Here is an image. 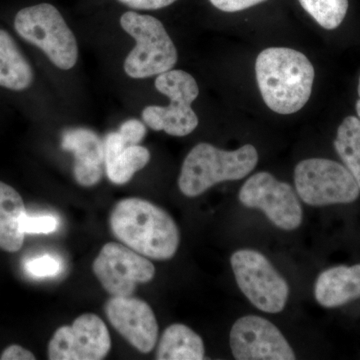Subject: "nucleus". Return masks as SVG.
I'll return each mask as SVG.
<instances>
[{"mask_svg":"<svg viewBox=\"0 0 360 360\" xmlns=\"http://www.w3.org/2000/svg\"><path fill=\"white\" fill-rule=\"evenodd\" d=\"M110 226L120 243L151 259H172L179 250L180 233L174 219L150 201H118L111 210Z\"/></svg>","mask_w":360,"mask_h":360,"instance_id":"obj_1","label":"nucleus"},{"mask_svg":"<svg viewBox=\"0 0 360 360\" xmlns=\"http://www.w3.org/2000/svg\"><path fill=\"white\" fill-rule=\"evenodd\" d=\"M258 89L265 104L279 115H292L309 101L314 68L300 51L270 47L255 63Z\"/></svg>","mask_w":360,"mask_h":360,"instance_id":"obj_2","label":"nucleus"},{"mask_svg":"<svg viewBox=\"0 0 360 360\" xmlns=\"http://www.w3.org/2000/svg\"><path fill=\"white\" fill-rule=\"evenodd\" d=\"M257 162V148L251 144L227 151L201 142L189 151L182 163L180 191L187 198H196L220 182L245 179Z\"/></svg>","mask_w":360,"mask_h":360,"instance_id":"obj_3","label":"nucleus"},{"mask_svg":"<svg viewBox=\"0 0 360 360\" xmlns=\"http://www.w3.org/2000/svg\"><path fill=\"white\" fill-rule=\"evenodd\" d=\"M120 25L135 40V46L123 63L127 77L143 79L172 70L179 54L162 22L153 16L127 11Z\"/></svg>","mask_w":360,"mask_h":360,"instance_id":"obj_4","label":"nucleus"},{"mask_svg":"<svg viewBox=\"0 0 360 360\" xmlns=\"http://www.w3.org/2000/svg\"><path fill=\"white\" fill-rule=\"evenodd\" d=\"M14 28L20 37L44 51L59 70H70L77 65V40L52 4H39L21 9L14 18Z\"/></svg>","mask_w":360,"mask_h":360,"instance_id":"obj_5","label":"nucleus"},{"mask_svg":"<svg viewBox=\"0 0 360 360\" xmlns=\"http://www.w3.org/2000/svg\"><path fill=\"white\" fill-rule=\"evenodd\" d=\"M155 89L169 98L167 106L149 105L142 111V120L155 131L172 136H186L198 127V117L191 104L200 94L193 75L180 70H170L155 78Z\"/></svg>","mask_w":360,"mask_h":360,"instance_id":"obj_6","label":"nucleus"},{"mask_svg":"<svg viewBox=\"0 0 360 360\" xmlns=\"http://www.w3.org/2000/svg\"><path fill=\"white\" fill-rule=\"evenodd\" d=\"M295 184L298 196L312 206L352 203L360 193L352 172L340 163L326 158L300 161L295 167Z\"/></svg>","mask_w":360,"mask_h":360,"instance_id":"obj_7","label":"nucleus"},{"mask_svg":"<svg viewBox=\"0 0 360 360\" xmlns=\"http://www.w3.org/2000/svg\"><path fill=\"white\" fill-rule=\"evenodd\" d=\"M232 271L239 290L257 309L266 314L283 311L290 286L259 251L240 250L231 255Z\"/></svg>","mask_w":360,"mask_h":360,"instance_id":"obj_8","label":"nucleus"},{"mask_svg":"<svg viewBox=\"0 0 360 360\" xmlns=\"http://www.w3.org/2000/svg\"><path fill=\"white\" fill-rule=\"evenodd\" d=\"M238 198L246 207L264 212L272 224L283 231H295L302 224V207L295 191L269 172H257L246 180Z\"/></svg>","mask_w":360,"mask_h":360,"instance_id":"obj_9","label":"nucleus"},{"mask_svg":"<svg viewBox=\"0 0 360 360\" xmlns=\"http://www.w3.org/2000/svg\"><path fill=\"white\" fill-rule=\"evenodd\" d=\"M92 270L111 296H132L136 286L148 283L155 276V267L148 257L122 245L108 243L101 248Z\"/></svg>","mask_w":360,"mask_h":360,"instance_id":"obj_10","label":"nucleus"},{"mask_svg":"<svg viewBox=\"0 0 360 360\" xmlns=\"http://www.w3.org/2000/svg\"><path fill=\"white\" fill-rule=\"evenodd\" d=\"M111 338L108 326L98 315L84 314L71 326L53 333L49 345L51 360H101L110 354Z\"/></svg>","mask_w":360,"mask_h":360,"instance_id":"obj_11","label":"nucleus"},{"mask_svg":"<svg viewBox=\"0 0 360 360\" xmlns=\"http://www.w3.org/2000/svg\"><path fill=\"white\" fill-rule=\"evenodd\" d=\"M232 354L238 360H293L295 354L281 331L257 315L240 317L229 338Z\"/></svg>","mask_w":360,"mask_h":360,"instance_id":"obj_12","label":"nucleus"},{"mask_svg":"<svg viewBox=\"0 0 360 360\" xmlns=\"http://www.w3.org/2000/svg\"><path fill=\"white\" fill-rule=\"evenodd\" d=\"M104 312L113 328L141 354L153 352L158 340V319L148 302L132 296H112Z\"/></svg>","mask_w":360,"mask_h":360,"instance_id":"obj_13","label":"nucleus"},{"mask_svg":"<svg viewBox=\"0 0 360 360\" xmlns=\"http://www.w3.org/2000/svg\"><path fill=\"white\" fill-rule=\"evenodd\" d=\"M61 148L75 155L73 175L80 186H96L103 175L104 146L94 131L84 127L71 129L63 132Z\"/></svg>","mask_w":360,"mask_h":360,"instance_id":"obj_14","label":"nucleus"},{"mask_svg":"<svg viewBox=\"0 0 360 360\" xmlns=\"http://www.w3.org/2000/svg\"><path fill=\"white\" fill-rule=\"evenodd\" d=\"M104 167L112 184H127L150 160V153L144 146H130L123 141L118 131L110 132L103 141Z\"/></svg>","mask_w":360,"mask_h":360,"instance_id":"obj_15","label":"nucleus"},{"mask_svg":"<svg viewBox=\"0 0 360 360\" xmlns=\"http://www.w3.org/2000/svg\"><path fill=\"white\" fill-rule=\"evenodd\" d=\"M316 302L335 309L360 297V264L331 267L317 277L314 286Z\"/></svg>","mask_w":360,"mask_h":360,"instance_id":"obj_16","label":"nucleus"},{"mask_svg":"<svg viewBox=\"0 0 360 360\" xmlns=\"http://www.w3.org/2000/svg\"><path fill=\"white\" fill-rule=\"evenodd\" d=\"M34 72L13 37L0 28V87L23 91L30 89Z\"/></svg>","mask_w":360,"mask_h":360,"instance_id":"obj_17","label":"nucleus"},{"mask_svg":"<svg viewBox=\"0 0 360 360\" xmlns=\"http://www.w3.org/2000/svg\"><path fill=\"white\" fill-rule=\"evenodd\" d=\"M26 213L22 198L13 186L0 181V248L16 252L22 248L21 220Z\"/></svg>","mask_w":360,"mask_h":360,"instance_id":"obj_18","label":"nucleus"},{"mask_svg":"<svg viewBox=\"0 0 360 360\" xmlns=\"http://www.w3.org/2000/svg\"><path fill=\"white\" fill-rule=\"evenodd\" d=\"M205 348L202 338L181 323L168 326L161 335L156 349L158 360H201Z\"/></svg>","mask_w":360,"mask_h":360,"instance_id":"obj_19","label":"nucleus"},{"mask_svg":"<svg viewBox=\"0 0 360 360\" xmlns=\"http://www.w3.org/2000/svg\"><path fill=\"white\" fill-rule=\"evenodd\" d=\"M335 148L360 188V120L347 116L338 129Z\"/></svg>","mask_w":360,"mask_h":360,"instance_id":"obj_20","label":"nucleus"},{"mask_svg":"<svg viewBox=\"0 0 360 360\" xmlns=\"http://www.w3.org/2000/svg\"><path fill=\"white\" fill-rule=\"evenodd\" d=\"M302 8L321 27L333 30L345 20L348 0H300Z\"/></svg>","mask_w":360,"mask_h":360,"instance_id":"obj_21","label":"nucleus"},{"mask_svg":"<svg viewBox=\"0 0 360 360\" xmlns=\"http://www.w3.org/2000/svg\"><path fill=\"white\" fill-rule=\"evenodd\" d=\"M25 271L32 277L44 278L58 276L63 269V262L59 258L45 255L28 259L25 264Z\"/></svg>","mask_w":360,"mask_h":360,"instance_id":"obj_22","label":"nucleus"},{"mask_svg":"<svg viewBox=\"0 0 360 360\" xmlns=\"http://www.w3.org/2000/svg\"><path fill=\"white\" fill-rule=\"evenodd\" d=\"M58 219L52 215H40L30 217L27 213L23 215L21 220V229L25 233L49 234L58 229Z\"/></svg>","mask_w":360,"mask_h":360,"instance_id":"obj_23","label":"nucleus"},{"mask_svg":"<svg viewBox=\"0 0 360 360\" xmlns=\"http://www.w3.org/2000/svg\"><path fill=\"white\" fill-rule=\"evenodd\" d=\"M146 123L139 120H129L120 125L118 129V134L122 137L123 141L130 146H136L141 143L146 137Z\"/></svg>","mask_w":360,"mask_h":360,"instance_id":"obj_24","label":"nucleus"},{"mask_svg":"<svg viewBox=\"0 0 360 360\" xmlns=\"http://www.w3.org/2000/svg\"><path fill=\"white\" fill-rule=\"evenodd\" d=\"M213 6L224 13H238L262 4L266 0H210Z\"/></svg>","mask_w":360,"mask_h":360,"instance_id":"obj_25","label":"nucleus"},{"mask_svg":"<svg viewBox=\"0 0 360 360\" xmlns=\"http://www.w3.org/2000/svg\"><path fill=\"white\" fill-rule=\"evenodd\" d=\"M118 1L130 8L139 9V11H156V9L172 6L177 0H118Z\"/></svg>","mask_w":360,"mask_h":360,"instance_id":"obj_26","label":"nucleus"},{"mask_svg":"<svg viewBox=\"0 0 360 360\" xmlns=\"http://www.w3.org/2000/svg\"><path fill=\"white\" fill-rule=\"evenodd\" d=\"M1 360H34V354L30 350L20 347V345H11L2 352Z\"/></svg>","mask_w":360,"mask_h":360,"instance_id":"obj_27","label":"nucleus"},{"mask_svg":"<svg viewBox=\"0 0 360 360\" xmlns=\"http://www.w3.org/2000/svg\"><path fill=\"white\" fill-rule=\"evenodd\" d=\"M359 99L356 101V112L357 116H359V118L360 120V77H359Z\"/></svg>","mask_w":360,"mask_h":360,"instance_id":"obj_28","label":"nucleus"}]
</instances>
